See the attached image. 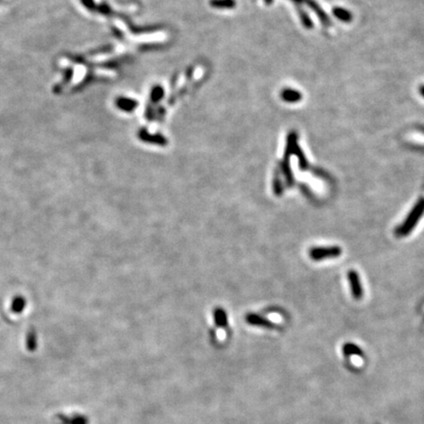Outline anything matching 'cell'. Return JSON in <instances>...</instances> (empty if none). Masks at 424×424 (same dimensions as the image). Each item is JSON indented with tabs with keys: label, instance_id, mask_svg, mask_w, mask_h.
<instances>
[{
	"label": "cell",
	"instance_id": "9",
	"mask_svg": "<svg viewBox=\"0 0 424 424\" xmlns=\"http://www.w3.org/2000/svg\"><path fill=\"white\" fill-rule=\"evenodd\" d=\"M339 254V250L337 249H320L317 251H314L312 253V256L315 258H320V257H324V256H333V255H337Z\"/></svg>",
	"mask_w": 424,
	"mask_h": 424
},
{
	"label": "cell",
	"instance_id": "3",
	"mask_svg": "<svg viewBox=\"0 0 424 424\" xmlns=\"http://www.w3.org/2000/svg\"><path fill=\"white\" fill-rule=\"evenodd\" d=\"M116 105L122 111L132 112L138 106V101L128 97H119L118 99H116Z\"/></svg>",
	"mask_w": 424,
	"mask_h": 424
},
{
	"label": "cell",
	"instance_id": "7",
	"mask_svg": "<svg viewBox=\"0 0 424 424\" xmlns=\"http://www.w3.org/2000/svg\"><path fill=\"white\" fill-rule=\"evenodd\" d=\"M26 346L30 351H34L38 347V334L36 330L31 329L26 336Z\"/></svg>",
	"mask_w": 424,
	"mask_h": 424
},
{
	"label": "cell",
	"instance_id": "8",
	"mask_svg": "<svg viewBox=\"0 0 424 424\" xmlns=\"http://www.w3.org/2000/svg\"><path fill=\"white\" fill-rule=\"evenodd\" d=\"M210 5L216 9H232L237 2L235 0H210Z\"/></svg>",
	"mask_w": 424,
	"mask_h": 424
},
{
	"label": "cell",
	"instance_id": "14",
	"mask_svg": "<svg viewBox=\"0 0 424 424\" xmlns=\"http://www.w3.org/2000/svg\"><path fill=\"white\" fill-rule=\"evenodd\" d=\"M264 1H265V3H266V4H271L273 0H264Z\"/></svg>",
	"mask_w": 424,
	"mask_h": 424
},
{
	"label": "cell",
	"instance_id": "13",
	"mask_svg": "<svg viewBox=\"0 0 424 424\" xmlns=\"http://www.w3.org/2000/svg\"><path fill=\"white\" fill-rule=\"evenodd\" d=\"M350 282H351V285H352V289H353V291H354V294H355V296H358L359 295V293H360V291L357 289V287L359 286L357 283H358V281H357V278H356V276H355V274L353 273V274H350Z\"/></svg>",
	"mask_w": 424,
	"mask_h": 424
},
{
	"label": "cell",
	"instance_id": "2",
	"mask_svg": "<svg viewBox=\"0 0 424 424\" xmlns=\"http://www.w3.org/2000/svg\"><path fill=\"white\" fill-rule=\"evenodd\" d=\"M139 138L146 142V143H150V144H155L158 146H166L167 145V140L161 136V135H151L146 129H142L139 132Z\"/></svg>",
	"mask_w": 424,
	"mask_h": 424
},
{
	"label": "cell",
	"instance_id": "10",
	"mask_svg": "<svg viewBox=\"0 0 424 424\" xmlns=\"http://www.w3.org/2000/svg\"><path fill=\"white\" fill-rule=\"evenodd\" d=\"M333 12H334L335 16H336L337 18L341 19L342 21H349V20L351 19V15L349 14V12H348V11L345 10V9H342V8H335V9L333 10Z\"/></svg>",
	"mask_w": 424,
	"mask_h": 424
},
{
	"label": "cell",
	"instance_id": "12",
	"mask_svg": "<svg viewBox=\"0 0 424 424\" xmlns=\"http://www.w3.org/2000/svg\"><path fill=\"white\" fill-rule=\"evenodd\" d=\"M300 15H301V19H302V22H303L304 26L307 27V28H311L312 27V23H311V20L309 19L308 14L306 12H304V11L301 10L300 11Z\"/></svg>",
	"mask_w": 424,
	"mask_h": 424
},
{
	"label": "cell",
	"instance_id": "4",
	"mask_svg": "<svg viewBox=\"0 0 424 424\" xmlns=\"http://www.w3.org/2000/svg\"><path fill=\"white\" fill-rule=\"evenodd\" d=\"M26 307H27V300L23 296H20V295L15 296L11 301L10 309L13 313L20 314L26 309Z\"/></svg>",
	"mask_w": 424,
	"mask_h": 424
},
{
	"label": "cell",
	"instance_id": "15",
	"mask_svg": "<svg viewBox=\"0 0 424 424\" xmlns=\"http://www.w3.org/2000/svg\"><path fill=\"white\" fill-rule=\"evenodd\" d=\"M423 93H424V88H423Z\"/></svg>",
	"mask_w": 424,
	"mask_h": 424
},
{
	"label": "cell",
	"instance_id": "5",
	"mask_svg": "<svg viewBox=\"0 0 424 424\" xmlns=\"http://www.w3.org/2000/svg\"><path fill=\"white\" fill-rule=\"evenodd\" d=\"M281 97L285 101L293 103V102H297V101L301 100L302 94H301L300 91H297L295 89L286 88V89H284V90L281 91Z\"/></svg>",
	"mask_w": 424,
	"mask_h": 424
},
{
	"label": "cell",
	"instance_id": "1",
	"mask_svg": "<svg viewBox=\"0 0 424 424\" xmlns=\"http://www.w3.org/2000/svg\"><path fill=\"white\" fill-rule=\"evenodd\" d=\"M56 424H89V420L85 415L73 414V415H56Z\"/></svg>",
	"mask_w": 424,
	"mask_h": 424
},
{
	"label": "cell",
	"instance_id": "11",
	"mask_svg": "<svg viewBox=\"0 0 424 424\" xmlns=\"http://www.w3.org/2000/svg\"><path fill=\"white\" fill-rule=\"evenodd\" d=\"M163 95H164L163 88L160 85H156L155 87L153 88V90H152V95H151L152 101L155 102H155H158L163 97Z\"/></svg>",
	"mask_w": 424,
	"mask_h": 424
},
{
	"label": "cell",
	"instance_id": "6",
	"mask_svg": "<svg viewBox=\"0 0 424 424\" xmlns=\"http://www.w3.org/2000/svg\"><path fill=\"white\" fill-rule=\"evenodd\" d=\"M303 2L307 3L313 11H315V13L319 17V19L324 23V25H329L330 21H329L327 15L325 14V12L319 7V5L314 0H303Z\"/></svg>",
	"mask_w": 424,
	"mask_h": 424
}]
</instances>
